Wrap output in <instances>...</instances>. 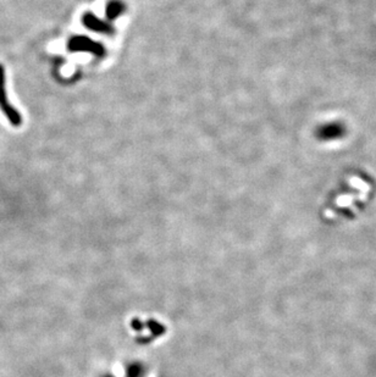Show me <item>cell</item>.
Instances as JSON below:
<instances>
[{
    "label": "cell",
    "mask_w": 376,
    "mask_h": 377,
    "mask_svg": "<svg viewBox=\"0 0 376 377\" xmlns=\"http://www.w3.org/2000/svg\"><path fill=\"white\" fill-rule=\"evenodd\" d=\"M0 109L4 111L5 116L12 126L18 127L22 124V118L20 113L9 103L6 94V77H5L4 66L0 65Z\"/></svg>",
    "instance_id": "obj_1"
}]
</instances>
